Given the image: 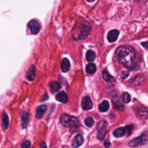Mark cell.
Listing matches in <instances>:
<instances>
[{
	"label": "cell",
	"instance_id": "6da1fadb",
	"mask_svg": "<svg viewBox=\"0 0 148 148\" xmlns=\"http://www.w3.org/2000/svg\"><path fill=\"white\" fill-rule=\"evenodd\" d=\"M115 55L119 62L128 69H136L140 65L139 56L130 46H119L116 50Z\"/></svg>",
	"mask_w": 148,
	"mask_h": 148
},
{
	"label": "cell",
	"instance_id": "7a4b0ae2",
	"mask_svg": "<svg viewBox=\"0 0 148 148\" xmlns=\"http://www.w3.org/2000/svg\"><path fill=\"white\" fill-rule=\"evenodd\" d=\"M60 122L64 127L73 129H76L80 125L77 118L67 114H64L60 117Z\"/></svg>",
	"mask_w": 148,
	"mask_h": 148
},
{
	"label": "cell",
	"instance_id": "3957f363",
	"mask_svg": "<svg viewBox=\"0 0 148 148\" xmlns=\"http://www.w3.org/2000/svg\"><path fill=\"white\" fill-rule=\"evenodd\" d=\"M148 142V131H145L142 134L129 142L128 146L130 147H136L139 145L146 144Z\"/></svg>",
	"mask_w": 148,
	"mask_h": 148
},
{
	"label": "cell",
	"instance_id": "277c9868",
	"mask_svg": "<svg viewBox=\"0 0 148 148\" xmlns=\"http://www.w3.org/2000/svg\"><path fill=\"white\" fill-rule=\"evenodd\" d=\"M108 125V123L105 120H101L97 125V138L100 140H102L106 134V127Z\"/></svg>",
	"mask_w": 148,
	"mask_h": 148
},
{
	"label": "cell",
	"instance_id": "5b68a950",
	"mask_svg": "<svg viewBox=\"0 0 148 148\" xmlns=\"http://www.w3.org/2000/svg\"><path fill=\"white\" fill-rule=\"evenodd\" d=\"M28 27L33 34H38L40 29V25L39 23L34 20L29 21L28 23Z\"/></svg>",
	"mask_w": 148,
	"mask_h": 148
},
{
	"label": "cell",
	"instance_id": "8992f818",
	"mask_svg": "<svg viewBox=\"0 0 148 148\" xmlns=\"http://www.w3.org/2000/svg\"><path fill=\"white\" fill-rule=\"evenodd\" d=\"M47 106L45 105H41L37 107L35 112V117L40 119L43 117L47 110Z\"/></svg>",
	"mask_w": 148,
	"mask_h": 148
},
{
	"label": "cell",
	"instance_id": "52a82bcc",
	"mask_svg": "<svg viewBox=\"0 0 148 148\" xmlns=\"http://www.w3.org/2000/svg\"><path fill=\"white\" fill-rule=\"evenodd\" d=\"M82 107L84 110H90L92 108V103L90 98L88 96L83 98L82 101Z\"/></svg>",
	"mask_w": 148,
	"mask_h": 148
},
{
	"label": "cell",
	"instance_id": "ba28073f",
	"mask_svg": "<svg viewBox=\"0 0 148 148\" xmlns=\"http://www.w3.org/2000/svg\"><path fill=\"white\" fill-rule=\"evenodd\" d=\"M83 141L84 139L83 136L80 134H78L73 138L72 142V146L74 148H77L82 145Z\"/></svg>",
	"mask_w": 148,
	"mask_h": 148
},
{
	"label": "cell",
	"instance_id": "9c48e42d",
	"mask_svg": "<svg viewBox=\"0 0 148 148\" xmlns=\"http://www.w3.org/2000/svg\"><path fill=\"white\" fill-rule=\"evenodd\" d=\"M119 32L117 29H112L110 31L108 34V40L110 42H113L115 41L119 36Z\"/></svg>",
	"mask_w": 148,
	"mask_h": 148
},
{
	"label": "cell",
	"instance_id": "30bf717a",
	"mask_svg": "<svg viewBox=\"0 0 148 148\" xmlns=\"http://www.w3.org/2000/svg\"><path fill=\"white\" fill-rule=\"evenodd\" d=\"M145 82V77L142 75H136L132 80H131L130 84L134 86H138L140 85L143 84V83Z\"/></svg>",
	"mask_w": 148,
	"mask_h": 148
},
{
	"label": "cell",
	"instance_id": "8fae6325",
	"mask_svg": "<svg viewBox=\"0 0 148 148\" xmlns=\"http://www.w3.org/2000/svg\"><path fill=\"white\" fill-rule=\"evenodd\" d=\"M21 119L22 121V127L23 128H25L28 125L29 119V113L25 111H22L21 113Z\"/></svg>",
	"mask_w": 148,
	"mask_h": 148
},
{
	"label": "cell",
	"instance_id": "7c38bea8",
	"mask_svg": "<svg viewBox=\"0 0 148 148\" xmlns=\"http://www.w3.org/2000/svg\"><path fill=\"white\" fill-rule=\"evenodd\" d=\"M35 75H36V68L34 65H32L30 66L29 69H28L27 73L26 76L28 80L32 81L35 79Z\"/></svg>",
	"mask_w": 148,
	"mask_h": 148
},
{
	"label": "cell",
	"instance_id": "4fadbf2b",
	"mask_svg": "<svg viewBox=\"0 0 148 148\" xmlns=\"http://www.w3.org/2000/svg\"><path fill=\"white\" fill-rule=\"evenodd\" d=\"M102 76H103V78L104 79V80L106 82L111 84L112 86H113L114 84V82H115L114 79L108 73L107 70L105 69V70L103 71Z\"/></svg>",
	"mask_w": 148,
	"mask_h": 148
},
{
	"label": "cell",
	"instance_id": "5bb4252c",
	"mask_svg": "<svg viewBox=\"0 0 148 148\" xmlns=\"http://www.w3.org/2000/svg\"><path fill=\"white\" fill-rule=\"evenodd\" d=\"M70 62L68 59L66 58H64L61 63V68L62 72H67L70 69Z\"/></svg>",
	"mask_w": 148,
	"mask_h": 148
},
{
	"label": "cell",
	"instance_id": "9a60e30c",
	"mask_svg": "<svg viewBox=\"0 0 148 148\" xmlns=\"http://www.w3.org/2000/svg\"><path fill=\"white\" fill-rule=\"evenodd\" d=\"M56 98L57 101L62 103H66L68 102V96L63 91L58 92L56 95Z\"/></svg>",
	"mask_w": 148,
	"mask_h": 148
},
{
	"label": "cell",
	"instance_id": "2e32d148",
	"mask_svg": "<svg viewBox=\"0 0 148 148\" xmlns=\"http://www.w3.org/2000/svg\"><path fill=\"white\" fill-rule=\"evenodd\" d=\"M61 84L58 82H56V81L51 82L50 83V86H49L50 90L53 93H54V92L58 91L61 88Z\"/></svg>",
	"mask_w": 148,
	"mask_h": 148
},
{
	"label": "cell",
	"instance_id": "e0dca14e",
	"mask_svg": "<svg viewBox=\"0 0 148 148\" xmlns=\"http://www.w3.org/2000/svg\"><path fill=\"white\" fill-rule=\"evenodd\" d=\"M9 124V117L6 113H3L2 116V127L3 130H6Z\"/></svg>",
	"mask_w": 148,
	"mask_h": 148
},
{
	"label": "cell",
	"instance_id": "ac0fdd59",
	"mask_svg": "<svg viewBox=\"0 0 148 148\" xmlns=\"http://www.w3.org/2000/svg\"><path fill=\"white\" fill-rule=\"evenodd\" d=\"M109 108V103L108 101H103L99 105V109L102 112H106Z\"/></svg>",
	"mask_w": 148,
	"mask_h": 148
},
{
	"label": "cell",
	"instance_id": "d6986e66",
	"mask_svg": "<svg viewBox=\"0 0 148 148\" xmlns=\"http://www.w3.org/2000/svg\"><path fill=\"white\" fill-rule=\"evenodd\" d=\"M136 114L140 119H146L148 117V111L142 108H139L137 110Z\"/></svg>",
	"mask_w": 148,
	"mask_h": 148
},
{
	"label": "cell",
	"instance_id": "ffe728a7",
	"mask_svg": "<svg viewBox=\"0 0 148 148\" xmlns=\"http://www.w3.org/2000/svg\"><path fill=\"white\" fill-rule=\"evenodd\" d=\"M113 135L116 138H119L125 135V130L124 127H120L116 129L113 131Z\"/></svg>",
	"mask_w": 148,
	"mask_h": 148
},
{
	"label": "cell",
	"instance_id": "44dd1931",
	"mask_svg": "<svg viewBox=\"0 0 148 148\" xmlns=\"http://www.w3.org/2000/svg\"><path fill=\"white\" fill-rule=\"evenodd\" d=\"M86 58L87 61H88V62L93 61L95 58V52L92 50H88L86 53Z\"/></svg>",
	"mask_w": 148,
	"mask_h": 148
},
{
	"label": "cell",
	"instance_id": "7402d4cb",
	"mask_svg": "<svg viewBox=\"0 0 148 148\" xmlns=\"http://www.w3.org/2000/svg\"><path fill=\"white\" fill-rule=\"evenodd\" d=\"M86 69V72L88 73L92 74L96 71V66L93 63H89L87 65Z\"/></svg>",
	"mask_w": 148,
	"mask_h": 148
},
{
	"label": "cell",
	"instance_id": "603a6c76",
	"mask_svg": "<svg viewBox=\"0 0 148 148\" xmlns=\"http://www.w3.org/2000/svg\"><path fill=\"white\" fill-rule=\"evenodd\" d=\"M113 108L116 109V110H123L124 108V105L120 103L119 101H116V102H113Z\"/></svg>",
	"mask_w": 148,
	"mask_h": 148
},
{
	"label": "cell",
	"instance_id": "cb8c5ba5",
	"mask_svg": "<svg viewBox=\"0 0 148 148\" xmlns=\"http://www.w3.org/2000/svg\"><path fill=\"white\" fill-rule=\"evenodd\" d=\"M121 100L124 103H128L131 100L130 95L127 92H124L121 95Z\"/></svg>",
	"mask_w": 148,
	"mask_h": 148
},
{
	"label": "cell",
	"instance_id": "d4e9b609",
	"mask_svg": "<svg viewBox=\"0 0 148 148\" xmlns=\"http://www.w3.org/2000/svg\"><path fill=\"white\" fill-rule=\"evenodd\" d=\"M84 123L87 126V127H92L94 124V119L91 117H86L84 120Z\"/></svg>",
	"mask_w": 148,
	"mask_h": 148
},
{
	"label": "cell",
	"instance_id": "484cf974",
	"mask_svg": "<svg viewBox=\"0 0 148 148\" xmlns=\"http://www.w3.org/2000/svg\"><path fill=\"white\" fill-rule=\"evenodd\" d=\"M125 130V134H127L128 136L130 135L132 132V130L133 129V125H128L124 127Z\"/></svg>",
	"mask_w": 148,
	"mask_h": 148
},
{
	"label": "cell",
	"instance_id": "4316f807",
	"mask_svg": "<svg viewBox=\"0 0 148 148\" xmlns=\"http://www.w3.org/2000/svg\"><path fill=\"white\" fill-rule=\"evenodd\" d=\"M31 145L29 140H25L21 143V148H31Z\"/></svg>",
	"mask_w": 148,
	"mask_h": 148
},
{
	"label": "cell",
	"instance_id": "83f0119b",
	"mask_svg": "<svg viewBox=\"0 0 148 148\" xmlns=\"http://www.w3.org/2000/svg\"><path fill=\"white\" fill-rule=\"evenodd\" d=\"M129 75V72L127 71H123L121 73V78L123 79H125L126 77H128V76Z\"/></svg>",
	"mask_w": 148,
	"mask_h": 148
},
{
	"label": "cell",
	"instance_id": "f1b7e54d",
	"mask_svg": "<svg viewBox=\"0 0 148 148\" xmlns=\"http://www.w3.org/2000/svg\"><path fill=\"white\" fill-rule=\"evenodd\" d=\"M103 145H104V146H105V147H109V146H110V142H109V140L106 139V140H105V141L104 142Z\"/></svg>",
	"mask_w": 148,
	"mask_h": 148
},
{
	"label": "cell",
	"instance_id": "f546056e",
	"mask_svg": "<svg viewBox=\"0 0 148 148\" xmlns=\"http://www.w3.org/2000/svg\"><path fill=\"white\" fill-rule=\"evenodd\" d=\"M39 148H47L46 143H45V142H42L40 143Z\"/></svg>",
	"mask_w": 148,
	"mask_h": 148
},
{
	"label": "cell",
	"instance_id": "4dcf8cb0",
	"mask_svg": "<svg viewBox=\"0 0 148 148\" xmlns=\"http://www.w3.org/2000/svg\"><path fill=\"white\" fill-rule=\"evenodd\" d=\"M141 44L145 48H148V42H142Z\"/></svg>",
	"mask_w": 148,
	"mask_h": 148
},
{
	"label": "cell",
	"instance_id": "1f68e13d",
	"mask_svg": "<svg viewBox=\"0 0 148 148\" xmlns=\"http://www.w3.org/2000/svg\"><path fill=\"white\" fill-rule=\"evenodd\" d=\"M88 2H93V1H94L95 0H87Z\"/></svg>",
	"mask_w": 148,
	"mask_h": 148
}]
</instances>
